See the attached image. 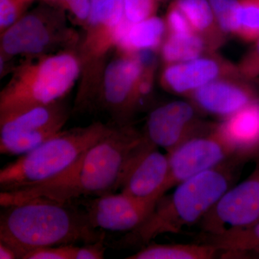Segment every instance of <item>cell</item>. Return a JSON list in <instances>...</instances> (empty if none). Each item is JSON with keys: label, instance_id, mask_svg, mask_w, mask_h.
Instances as JSON below:
<instances>
[{"label": "cell", "instance_id": "obj_19", "mask_svg": "<svg viewBox=\"0 0 259 259\" xmlns=\"http://www.w3.org/2000/svg\"><path fill=\"white\" fill-rule=\"evenodd\" d=\"M219 251L204 243L192 244H151L145 246L128 259H211Z\"/></svg>", "mask_w": 259, "mask_h": 259}, {"label": "cell", "instance_id": "obj_27", "mask_svg": "<svg viewBox=\"0 0 259 259\" xmlns=\"http://www.w3.org/2000/svg\"><path fill=\"white\" fill-rule=\"evenodd\" d=\"M166 25L168 34L172 35H190L196 33L188 20L175 3L168 8L166 15Z\"/></svg>", "mask_w": 259, "mask_h": 259}, {"label": "cell", "instance_id": "obj_28", "mask_svg": "<svg viewBox=\"0 0 259 259\" xmlns=\"http://www.w3.org/2000/svg\"><path fill=\"white\" fill-rule=\"evenodd\" d=\"M238 70L241 77L245 79L259 77V38L255 40L254 47L241 61Z\"/></svg>", "mask_w": 259, "mask_h": 259}, {"label": "cell", "instance_id": "obj_6", "mask_svg": "<svg viewBox=\"0 0 259 259\" xmlns=\"http://www.w3.org/2000/svg\"><path fill=\"white\" fill-rule=\"evenodd\" d=\"M66 120L60 101L0 115V152L25 154L61 132Z\"/></svg>", "mask_w": 259, "mask_h": 259}, {"label": "cell", "instance_id": "obj_2", "mask_svg": "<svg viewBox=\"0 0 259 259\" xmlns=\"http://www.w3.org/2000/svg\"><path fill=\"white\" fill-rule=\"evenodd\" d=\"M0 241L10 245L18 258L45 246L93 243L104 238L89 222L84 211L69 202L36 199L3 207Z\"/></svg>", "mask_w": 259, "mask_h": 259}, {"label": "cell", "instance_id": "obj_16", "mask_svg": "<svg viewBox=\"0 0 259 259\" xmlns=\"http://www.w3.org/2000/svg\"><path fill=\"white\" fill-rule=\"evenodd\" d=\"M236 157L259 159V101L247 105L214 127Z\"/></svg>", "mask_w": 259, "mask_h": 259}, {"label": "cell", "instance_id": "obj_22", "mask_svg": "<svg viewBox=\"0 0 259 259\" xmlns=\"http://www.w3.org/2000/svg\"><path fill=\"white\" fill-rule=\"evenodd\" d=\"M235 35L246 42L259 38V0H238Z\"/></svg>", "mask_w": 259, "mask_h": 259}, {"label": "cell", "instance_id": "obj_12", "mask_svg": "<svg viewBox=\"0 0 259 259\" xmlns=\"http://www.w3.org/2000/svg\"><path fill=\"white\" fill-rule=\"evenodd\" d=\"M207 131L199 125L192 105L175 101L151 112L144 136L155 146L170 153L187 140Z\"/></svg>", "mask_w": 259, "mask_h": 259}, {"label": "cell", "instance_id": "obj_20", "mask_svg": "<svg viewBox=\"0 0 259 259\" xmlns=\"http://www.w3.org/2000/svg\"><path fill=\"white\" fill-rule=\"evenodd\" d=\"M175 5L188 20L194 31L205 41H217V27L212 8L207 0H176ZM221 29V28H220Z\"/></svg>", "mask_w": 259, "mask_h": 259}, {"label": "cell", "instance_id": "obj_9", "mask_svg": "<svg viewBox=\"0 0 259 259\" xmlns=\"http://www.w3.org/2000/svg\"><path fill=\"white\" fill-rule=\"evenodd\" d=\"M169 175L168 154L146 137L135 149L120 185L122 193L140 199H158L164 195Z\"/></svg>", "mask_w": 259, "mask_h": 259}, {"label": "cell", "instance_id": "obj_24", "mask_svg": "<svg viewBox=\"0 0 259 259\" xmlns=\"http://www.w3.org/2000/svg\"><path fill=\"white\" fill-rule=\"evenodd\" d=\"M32 0H0V30L3 32L24 15Z\"/></svg>", "mask_w": 259, "mask_h": 259}, {"label": "cell", "instance_id": "obj_1", "mask_svg": "<svg viewBox=\"0 0 259 259\" xmlns=\"http://www.w3.org/2000/svg\"><path fill=\"white\" fill-rule=\"evenodd\" d=\"M144 138L130 127H111L72 169L48 183L25 189L22 197L66 203L80 197L114 193L120 188L129 160Z\"/></svg>", "mask_w": 259, "mask_h": 259}, {"label": "cell", "instance_id": "obj_18", "mask_svg": "<svg viewBox=\"0 0 259 259\" xmlns=\"http://www.w3.org/2000/svg\"><path fill=\"white\" fill-rule=\"evenodd\" d=\"M197 242L212 245L222 258L259 256V221L238 227H230L216 233H202Z\"/></svg>", "mask_w": 259, "mask_h": 259}, {"label": "cell", "instance_id": "obj_11", "mask_svg": "<svg viewBox=\"0 0 259 259\" xmlns=\"http://www.w3.org/2000/svg\"><path fill=\"white\" fill-rule=\"evenodd\" d=\"M158 199H140L122 192L107 194L90 201L83 211L96 229L132 231L147 219Z\"/></svg>", "mask_w": 259, "mask_h": 259}, {"label": "cell", "instance_id": "obj_29", "mask_svg": "<svg viewBox=\"0 0 259 259\" xmlns=\"http://www.w3.org/2000/svg\"><path fill=\"white\" fill-rule=\"evenodd\" d=\"M73 18L81 24L88 25L91 10V0H57Z\"/></svg>", "mask_w": 259, "mask_h": 259}, {"label": "cell", "instance_id": "obj_13", "mask_svg": "<svg viewBox=\"0 0 259 259\" xmlns=\"http://www.w3.org/2000/svg\"><path fill=\"white\" fill-rule=\"evenodd\" d=\"M144 69L136 56L122 54L112 59L104 72L101 101L117 119L135 110L136 89Z\"/></svg>", "mask_w": 259, "mask_h": 259}, {"label": "cell", "instance_id": "obj_5", "mask_svg": "<svg viewBox=\"0 0 259 259\" xmlns=\"http://www.w3.org/2000/svg\"><path fill=\"white\" fill-rule=\"evenodd\" d=\"M80 72L79 59L69 52L44 56L20 66L0 95V115L60 101Z\"/></svg>", "mask_w": 259, "mask_h": 259}, {"label": "cell", "instance_id": "obj_32", "mask_svg": "<svg viewBox=\"0 0 259 259\" xmlns=\"http://www.w3.org/2000/svg\"><path fill=\"white\" fill-rule=\"evenodd\" d=\"M0 258L15 259L18 258V255L10 245L0 241Z\"/></svg>", "mask_w": 259, "mask_h": 259}, {"label": "cell", "instance_id": "obj_31", "mask_svg": "<svg viewBox=\"0 0 259 259\" xmlns=\"http://www.w3.org/2000/svg\"><path fill=\"white\" fill-rule=\"evenodd\" d=\"M104 238L93 243H85L82 247L75 246L74 259H102L105 256Z\"/></svg>", "mask_w": 259, "mask_h": 259}, {"label": "cell", "instance_id": "obj_3", "mask_svg": "<svg viewBox=\"0 0 259 259\" xmlns=\"http://www.w3.org/2000/svg\"><path fill=\"white\" fill-rule=\"evenodd\" d=\"M246 163L233 156L184 181L168 196H162L142 224L122 240V245H145L163 233H178L193 226L212 208L223 194L234 186Z\"/></svg>", "mask_w": 259, "mask_h": 259}, {"label": "cell", "instance_id": "obj_23", "mask_svg": "<svg viewBox=\"0 0 259 259\" xmlns=\"http://www.w3.org/2000/svg\"><path fill=\"white\" fill-rule=\"evenodd\" d=\"M209 3L221 30L235 35L238 0H209Z\"/></svg>", "mask_w": 259, "mask_h": 259}, {"label": "cell", "instance_id": "obj_17", "mask_svg": "<svg viewBox=\"0 0 259 259\" xmlns=\"http://www.w3.org/2000/svg\"><path fill=\"white\" fill-rule=\"evenodd\" d=\"M166 30V22L155 15L138 23L125 18L115 29L114 46L122 54L129 56L141 51H155L163 41Z\"/></svg>", "mask_w": 259, "mask_h": 259}, {"label": "cell", "instance_id": "obj_7", "mask_svg": "<svg viewBox=\"0 0 259 259\" xmlns=\"http://www.w3.org/2000/svg\"><path fill=\"white\" fill-rule=\"evenodd\" d=\"M55 13L42 9L24 15L2 32L1 56L40 55L61 41L64 37V23Z\"/></svg>", "mask_w": 259, "mask_h": 259}, {"label": "cell", "instance_id": "obj_26", "mask_svg": "<svg viewBox=\"0 0 259 259\" xmlns=\"http://www.w3.org/2000/svg\"><path fill=\"white\" fill-rule=\"evenodd\" d=\"M75 245H56L35 248L28 252L23 259H74Z\"/></svg>", "mask_w": 259, "mask_h": 259}, {"label": "cell", "instance_id": "obj_14", "mask_svg": "<svg viewBox=\"0 0 259 259\" xmlns=\"http://www.w3.org/2000/svg\"><path fill=\"white\" fill-rule=\"evenodd\" d=\"M233 73L239 74L238 68L233 69L219 59L199 57L168 64L162 74L161 81L164 88L172 93L190 96L204 85Z\"/></svg>", "mask_w": 259, "mask_h": 259}, {"label": "cell", "instance_id": "obj_10", "mask_svg": "<svg viewBox=\"0 0 259 259\" xmlns=\"http://www.w3.org/2000/svg\"><path fill=\"white\" fill-rule=\"evenodd\" d=\"M259 221V159L246 180L229 189L200 221L203 233L247 226Z\"/></svg>", "mask_w": 259, "mask_h": 259}, {"label": "cell", "instance_id": "obj_4", "mask_svg": "<svg viewBox=\"0 0 259 259\" xmlns=\"http://www.w3.org/2000/svg\"><path fill=\"white\" fill-rule=\"evenodd\" d=\"M110 129L97 122L61 131L0 170L2 192L30 188L63 176Z\"/></svg>", "mask_w": 259, "mask_h": 259}, {"label": "cell", "instance_id": "obj_21", "mask_svg": "<svg viewBox=\"0 0 259 259\" xmlns=\"http://www.w3.org/2000/svg\"><path fill=\"white\" fill-rule=\"evenodd\" d=\"M205 48V40L197 33L168 34L161 46V56L167 64H177L200 57Z\"/></svg>", "mask_w": 259, "mask_h": 259}, {"label": "cell", "instance_id": "obj_25", "mask_svg": "<svg viewBox=\"0 0 259 259\" xmlns=\"http://www.w3.org/2000/svg\"><path fill=\"white\" fill-rule=\"evenodd\" d=\"M158 0H122L125 18L131 23H138L154 16Z\"/></svg>", "mask_w": 259, "mask_h": 259}, {"label": "cell", "instance_id": "obj_15", "mask_svg": "<svg viewBox=\"0 0 259 259\" xmlns=\"http://www.w3.org/2000/svg\"><path fill=\"white\" fill-rule=\"evenodd\" d=\"M190 96L204 111L226 117L259 101L258 94L248 83L225 79L214 80Z\"/></svg>", "mask_w": 259, "mask_h": 259}, {"label": "cell", "instance_id": "obj_8", "mask_svg": "<svg viewBox=\"0 0 259 259\" xmlns=\"http://www.w3.org/2000/svg\"><path fill=\"white\" fill-rule=\"evenodd\" d=\"M167 154L169 175L165 192L184 181L235 156L214 127L187 140Z\"/></svg>", "mask_w": 259, "mask_h": 259}, {"label": "cell", "instance_id": "obj_30", "mask_svg": "<svg viewBox=\"0 0 259 259\" xmlns=\"http://www.w3.org/2000/svg\"><path fill=\"white\" fill-rule=\"evenodd\" d=\"M115 2V0H91V10L88 23L89 29L95 28L103 21Z\"/></svg>", "mask_w": 259, "mask_h": 259}]
</instances>
